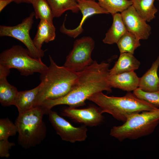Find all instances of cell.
<instances>
[{
  "instance_id": "obj_1",
  "label": "cell",
  "mask_w": 159,
  "mask_h": 159,
  "mask_svg": "<svg viewBox=\"0 0 159 159\" xmlns=\"http://www.w3.org/2000/svg\"><path fill=\"white\" fill-rule=\"evenodd\" d=\"M109 63L96 61L83 70L79 72L77 80L71 91L65 96L54 100H46L41 105L48 112L53 107L66 105L76 108L85 105V101L92 95L105 91L112 92L107 78L110 74Z\"/></svg>"
},
{
  "instance_id": "obj_2",
  "label": "cell",
  "mask_w": 159,
  "mask_h": 159,
  "mask_svg": "<svg viewBox=\"0 0 159 159\" xmlns=\"http://www.w3.org/2000/svg\"><path fill=\"white\" fill-rule=\"evenodd\" d=\"M49 66L40 73V88L34 103V108L46 100L61 98L72 89L79 75V72L60 66L49 55Z\"/></svg>"
},
{
  "instance_id": "obj_3",
  "label": "cell",
  "mask_w": 159,
  "mask_h": 159,
  "mask_svg": "<svg viewBox=\"0 0 159 159\" xmlns=\"http://www.w3.org/2000/svg\"><path fill=\"white\" fill-rule=\"evenodd\" d=\"M97 105L102 113L111 115L115 118L124 122L131 115L159 107L138 98L128 92L123 97L108 96L102 92L95 93L88 98Z\"/></svg>"
},
{
  "instance_id": "obj_4",
  "label": "cell",
  "mask_w": 159,
  "mask_h": 159,
  "mask_svg": "<svg viewBox=\"0 0 159 159\" xmlns=\"http://www.w3.org/2000/svg\"><path fill=\"white\" fill-rule=\"evenodd\" d=\"M44 114L39 106L19 114L14 123L19 134L18 143L24 149L39 145L45 138L47 129L43 120Z\"/></svg>"
},
{
  "instance_id": "obj_5",
  "label": "cell",
  "mask_w": 159,
  "mask_h": 159,
  "mask_svg": "<svg viewBox=\"0 0 159 159\" xmlns=\"http://www.w3.org/2000/svg\"><path fill=\"white\" fill-rule=\"evenodd\" d=\"M159 123L158 108L131 115L122 125L113 126L110 135L120 141L137 139L151 134Z\"/></svg>"
},
{
  "instance_id": "obj_6",
  "label": "cell",
  "mask_w": 159,
  "mask_h": 159,
  "mask_svg": "<svg viewBox=\"0 0 159 159\" xmlns=\"http://www.w3.org/2000/svg\"><path fill=\"white\" fill-rule=\"evenodd\" d=\"M0 65L9 69H16L21 75L25 76L36 72L40 73L48 67L41 58H33L27 48L18 45H14L1 53Z\"/></svg>"
},
{
  "instance_id": "obj_7",
  "label": "cell",
  "mask_w": 159,
  "mask_h": 159,
  "mask_svg": "<svg viewBox=\"0 0 159 159\" xmlns=\"http://www.w3.org/2000/svg\"><path fill=\"white\" fill-rule=\"evenodd\" d=\"M95 41L91 37H83L74 42L72 50L67 56L64 66L76 72L81 71L94 62L91 54Z\"/></svg>"
},
{
  "instance_id": "obj_8",
  "label": "cell",
  "mask_w": 159,
  "mask_h": 159,
  "mask_svg": "<svg viewBox=\"0 0 159 159\" xmlns=\"http://www.w3.org/2000/svg\"><path fill=\"white\" fill-rule=\"evenodd\" d=\"M34 12L21 22L14 26H0V36L10 37L15 38L23 43L28 49L31 57L35 59L41 58L44 55L46 50L39 49L35 46L30 36V30L34 23Z\"/></svg>"
},
{
  "instance_id": "obj_9",
  "label": "cell",
  "mask_w": 159,
  "mask_h": 159,
  "mask_svg": "<svg viewBox=\"0 0 159 159\" xmlns=\"http://www.w3.org/2000/svg\"><path fill=\"white\" fill-rule=\"evenodd\" d=\"M48 114L52 125L62 140L74 143L83 141L86 139L87 129L86 126L74 127L56 112L51 110L49 111Z\"/></svg>"
},
{
  "instance_id": "obj_10",
  "label": "cell",
  "mask_w": 159,
  "mask_h": 159,
  "mask_svg": "<svg viewBox=\"0 0 159 159\" xmlns=\"http://www.w3.org/2000/svg\"><path fill=\"white\" fill-rule=\"evenodd\" d=\"M62 115L69 117L75 122L90 127L99 125L104 119L100 107L93 105L82 109L69 107H65L62 109Z\"/></svg>"
},
{
  "instance_id": "obj_11",
  "label": "cell",
  "mask_w": 159,
  "mask_h": 159,
  "mask_svg": "<svg viewBox=\"0 0 159 159\" xmlns=\"http://www.w3.org/2000/svg\"><path fill=\"white\" fill-rule=\"evenodd\" d=\"M121 14L127 31L134 34L140 40L148 38L151 33V27L138 14L132 5Z\"/></svg>"
},
{
  "instance_id": "obj_12",
  "label": "cell",
  "mask_w": 159,
  "mask_h": 159,
  "mask_svg": "<svg viewBox=\"0 0 159 159\" xmlns=\"http://www.w3.org/2000/svg\"><path fill=\"white\" fill-rule=\"evenodd\" d=\"M77 1L80 11L82 16L79 24L74 29H67L64 25L65 19L60 28L61 32L74 38L77 37L83 32L84 30L82 28L83 24L85 20L88 17L95 14H109L99 4L98 2L94 0H77Z\"/></svg>"
},
{
  "instance_id": "obj_13",
  "label": "cell",
  "mask_w": 159,
  "mask_h": 159,
  "mask_svg": "<svg viewBox=\"0 0 159 159\" xmlns=\"http://www.w3.org/2000/svg\"><path fill=\"white\" fill-rule=\"evenodd\" d=\"M140 78L134 71L110 75L107 80L112 87L128 92L134 91L139 87Z\"/></svg>"
},
{
  "instance_id": "obj_14",
  "label": "cell",
  "mask_w": 159,
  "mask_h": 159,
  "mask_svg": "<svg viewBox=\"0 0 159 159\" xmlns=\"http://www.w3.org/2000/svg\"><path fill=\"white\" fill-rule=\"evenodd\" d=\"M10 69L0 65V102L2 106L14 105L19 91L14 86L10 84L6 79Z\"/></svg>"
},
{
  "instance_id": "obj_15",
  "label": "cell",
  "mask_w": 159,
  "mask_h": 159,
  "mask_svg": "<svg viewBox=\"0 0 159 159\" xmlns=\"http://www.w3.org/2000/svg\"><path fill=\"white\" fill-rule=\"evenodd\" d=\"M159 66V56L151 67L140 78L139 88L147 92H159V77L158 70Z\"/></svg>"
},
{
  "instance_id": "obj_16",
  "label": "cell",
  "mask_w": 159,
  "mask_h": 159,
  "mask_svg": "<svg viewBox=\"0 0 159 159\" xmlns=\"http://www.w3.org/2000/svg\"><path fill=\"white\" fill-rule=\"evenodd\" d=\"M55 31L53 22L40 20L36 34L33 40L36 47L39 49H42L43 43H48L54 40L56 37Z\"/></svg>"
},
{
  "instance_id": "obj_17",
  "label": "cell",
  "mask_w": 159,
  "mask_h": 159,
  "mask_svg": "<svg viewBox=\"0 0 159 159\" xmlns=\"http://www.w3.org/2000/svg\"><path fill=\"white\" fill-rule=\"evenodd\" d=\"M140 64V61L133 55L128 52L120 54V57L113 67L110 70V75L134 71Z\"/></svg>"
},
{
  "instance_id": "obj_18",
  "label": "cell",
  "mask_w": 159,
  "mask_h": 159,
  "mask_svg": "<svg viewBox=\"0 0 159 159\" xmlns=\"http://www.w3.org/2000/svg\"><path fill=\"white\" fill-rule=\"evenodd\" d=\"M40 88V84L33 89L18 92L14 105L17 108L19 114L25 112L34 108L35 100Z\"/></svg>"
},
{
  "instance_id": "obj_19",
  "label": "cell",
  "mask_w": 159,
  "mask_h": 159,
  "mask_svg": "<svg viewBox=\"0 0 159 159\" xmlns=\"http://www.w3.org/2000/svg\"><path fill=\"white\" fill-rule=\"evenodd\" d=\"M112 15L113 17L112 25L102 40L104 43L110 44L116 43L127 31L122 20L121 13H117Z\"/></svg>"
},
{
  "instance_id": "obj_20",
  "label": "cell",
  "mask_w": 159,
  "mask_h": 159,
  "mask_svg": "<svg viewBox=\"0 0 159 159\" xmlns=\"http://www.w3.org/2000/svg\"><path fill=\"white\" fill-rule=\"evenodd\" d=\"M155 0H131L132 5L138 14L146 22L155 17L158 9L154 5Z\"/></svg>"
},
{
  "instance_id": "obj_21",
  "label": "cell",
  "mask_w": 159,
  "mask_h": 159,
  "mask_svg": "<svg viewBox=\"0 0 159 159\" xmlns=\"http://www.w3.org/2000/svg\"><path fill=\"white\" fill-rule=\"evenodd\" d=\"M49 5L54 17H59L65 11L70 10L77 13L80 9L77 0H46Z\"/></svg>"
},
{
  "instance_id": "obj_22",
  "label": "cell",
  "mask_w": 159,
  "mask_h": 159,
  "mask_svg": "<svg viewBox=\"0 0 159 159\" xmlns=\"http://www.w3.org/2000/svg\"><path fill=\"white\" fill-rule=\"evenodd\" d=\"M140 40L134 34L127 31L116 43L120 54L128 52L133 54L140 45Z\"/></svg>"
},
{
  "instance_id": "obj_23",
  "label": "cell",
  "mask_w": 159,
  "mask_h": 159,
  "mask_svg": "<svg viewBox=\"0 0 159 159\" xmlns=\"http://www.w3.org/2000/svg\"><path fill=\"white\" fill-rule=\"evenodd\" d=\"M99 4L112 15L121 13L132 5L131 0H97Z\"/></svg>"
},
{
  "instance_id": "obj_24",
  "label": "cell",
  "mask_w": 159,
  "mask_h": 159,
  "mask_svg": "<svg viewBox=\"0 0 159 159\" xmlns=\"http://www.w3.org/2000/svg\"><path fill=\"white\" fill-rule=\"evenodd\" d=\"M36 19L53 22L54 17L52 10L46 0H33L31 4Z\"/></svg>"
},
{
  "instance_id": "obj_25",
  "label": "cell",
  "mask_w": 159,
  "mask_h": 159,
  "mask_svg": "<svg viewBox=\"0 0 159 159\" xmlns=\"http://www.w3.org/2000/svg\"><path fill=\"white\" fill-rule=\"evenodd\" d=\"M17 132L16 125L9 119H0V140L8 139L10 136L15 135Z\"/></svg>"
},
{
  "instance_id": "obj_26",
  "label": "cell",
  "mask_w": 159,
  "mask_h": 159,
  "mask_svg": "<svg viewBox=\"0 0 159 159\" xmlns=\"http://www.w3.org/2000/svg\"><path fill=\"white\" fill-rule=\"evenodd\" d=\"M133 93L138 98L159 107V92H147L138 87Z\"/></svg>"
},
{
  "instance_id": "obj_27",
  "label": "cell",
  "mask_w": 159,
  "mask_h": 159,
  "mask_svg": "<svg viewBox=\"0 0 159 159\" xmlns=\"http://www.w3.org/2000/svg\"><path fill=\"white\" fill-rule=\"evenodd\" d=\"M15 145L14 143L9 142L8 139L0 140V157L9 158L10 156L9 150Z\"/></svg>"
},
{
  "instance_id": "obj_28",
  "label": "cell",
  "mask_w": 159,
  "mask_h": 159,
  "mask_svg": "<svg viewBox=\"0 0 159 159\" xmlns=\"http://www.w3.org/2000/svg\"><path fill=\"white\" fill-rule=\"evenodd\" d=\"M14 0H0V12H1L4 9L8 4Z\"/></svg>"
},
{
  "instance_id": "obj_29",
  "label": "cell",
  "mask_w": 159,
  "mask_h": 159,
  "mask_svg": "<svg viewBox=\"0 0 159 159\" xmlns=\"http://www.w3.org/2000/svg\"><path fill=\"white\" fill-rule=\"evenodd\" d=\"M33 0H14V2L16 4L26 3L31 4Z\"/></svg>"
},
{
  "instance_id": "obj_30",
  "label": "cell",
  "mask_w": 159,
  "mask_h": 159,
  "mask_svg": "<svg viewBox=\"0 0 159 159\" xmlns=\"http://www.w3.org/2000/svg\"><path fill=\"white\" fill-rule=\"evenodd\" d=\"M94 0V1H95V0Z\"/></svg>"
},
{
  "instance_id": "obj_31",
  "label": "cell",
  "mask_w": 159,
  "mask_h": 159,
  "mask_svg": "<svg viewBox=\"0 0 159 159\" xmlns=\"http://www.w3.org/2000/svg\"><path fill=\"white\" fill-rule=\"evenodd\" d=\"M158 0L159 1V0Z\"/></svg>"
}]
</instances>
